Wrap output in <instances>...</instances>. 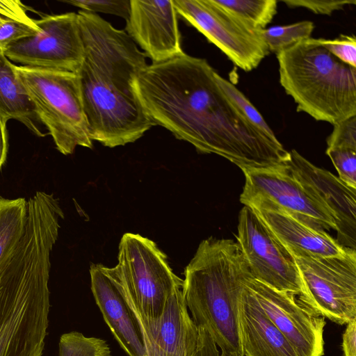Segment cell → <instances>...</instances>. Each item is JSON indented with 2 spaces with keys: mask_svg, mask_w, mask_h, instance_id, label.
Here are the masks:
<instances>
[{
  "mask_svg": "<svg viewBox=\"0 0 356 356\" xmlns=\"http://www.w3.org/2000/svg\"><path fill=\"white\" fill-rule=\"evenodd\" d=\"M208 61L185 52L147 65L134 82L147 115L200 153L216 154L241 170L286 163L290 152L261 134L216 79Z\"/></svg>",
  "mask_w": 356,
  "mask_h": 356,
  "instance_id": "6da1fadb",
  "label": "cell"
},
{
  "mask_svg": "<svg viewBox=\"0 0 356 356\" xmlns=\"http://www.w3.org/2000/svg\"><path fill=\"white\" fill-rule=\"evenodd\" d=\"M77 15L84 49L78 75L91 139L111 148L134 143L155 127L133 85L146 56L124 30L99 15Z\"/></svg>",
  "mask_w": 356,
  "mask_h": 356,
  "instance_id": "7a4b0ae2",
  "label": "cell"
},
{
  "mask_svg": "<svg viewBox=\"0 0 356 356\" xmlns=\"http://www.w3.org/2000/svg\"><path fill=\"white\" fill-rule=\"evenodd\" d=\"M47 240L24 234L0 261V356H42L49 327Z\"/></svg>",
  "mask_w": 356,
  "mask_h": 356,
  "instance_id": "3957f363",
  "label": "cell"
},
{
  "mask_svg": "<svg viewBox=\"0 0 356 356\" xmlns=\"http://www.w3.org/2000/svg\"><path fill=\"white\" fill-rule=\"evenodd\" d=\"M184 275L181 291L195 325L208 331L220 356H244L238 301L252 273L238 243L213 237L203 240Z\"/></svg>",
  "mask_w": 356,
  "mask_h": 356,
  "instance_id": "277c9868",
  "label": "cell"
},
{
  "mask_svg": "<svg viewBox=\"0 0 356 356\" xmlns=\"http://www.w3.org/2000/svg\"><path fill=\"white\" fill-rule=\"evenodd\" d=\"M280 83L304 112L332 125L356 115V68L309 38L277 53Z\"/></svg>",
  "mask_w": 356,
  "mask_h": 356,
  "instance_id": "5b68a950",
  "label": "cell"
},
{
  "mask_svg": "<svg viewBox=\"0 0 356 356\" xmlns=\"http://www.w3.org/2000/svg\"><path fill=\"white\" fill-rule=\"evenodd\" d=\"M15 68L57 150L69 155L77 146L92 148L78 74L24 65Z\"/></svg>",
  "mask_w": 356,
  "mask_h": 356,
  "instance_id": "8992f818",
  "label": "cell"
},
{
  "mask_svg": "<svg viewBox=\"0 0 356 356\" xmlns=\"http://www.w3.org/2000/svg\"><path fill=\"white\" fill-rule=\"evenodd\" d=\"M167 256L152 240L125 233L119 243L117 268L124 289L140 314L158 318L183 280L170 268Z\"/></svg>",
  "mask_w": 356,
  "mask_h": 356,
  "instance_id": "52a82bcc",
  "label": "cell"
},
{
  "mask_svg": "<svg viewBox=\"0 0 356 356\" xmlns=\"http://www.w3.org/2000/svg\"><path fill=\"white\" fill-rule=\"evenodd\" d=\"M307 291L303 302L318 316L345 325L356 320V250L323 257H295Z\"/></svg>",
  "mask_w": 356,
  "mask_h": 356,
  "instance_id": "ba28073f",
  "label": "cell"
},
{
  "mask_svg": "<svg viewBox=\"0 0 356 356\" xmlns=\"http://www.w3.org/2000/svg\"><path fill=\"white\" fill-rule=\"evenodd\" d=\"M241 170L245 184L240 202L244 206L283 211L326 232L336 231L332 216L303 186L287 162Z\"/></svg>",
  "mask_w": 356,
  "mask_h": 356,
  "instance_id": "9c48e42d",
  "label": "cell"
},
{
  "mask_svg": "<svg viewBox=\"0 0 356 356\" xmlns=\"http://www.w3.org/2000/svg\"><path fill=\"white\" fill-rule=\"evenodd\" d=\"M236 238L254 279L305 300L307 291L295 257L252 208L241 209Z\"/></svg>",
  "mask_w": 356,
  "mask_h": 356,
  "instance_id": "30bf717a",
  "label": "cell"
},
{
  "mask_svg": "<svg viewBox=\"0 0 356 356\" xmlns=\"http://www.w3.org/2000/svg\"><path fill=\"white\" fill-rule=\"evenodd\" d=\"M173 3L179 16L245 72L257 68L269 54L261 30L250 28L213 0H173Z\"/></svg>",
  "mask_w": 356,
  "mask_h": 356,
  "instance_id": "8fae6325",
  "label": "cell"
},
{
  "mask_svg": "<svg viewBox=\"0 0 356 356\" xmlns=\"http://www.w3.org/2000/svg\"><path fill=\"white\" fill-rule=\"evenodd\" d=\"M34 22L40 31L9 44L3 49L6 56L24 66L78 74L84 49L77 13L45 15Z\"/></svg>",
  "mask_w": 356,
  "mask_h": 356,
  "instance_id": "7c38bea8",
  "label": "cell"
},
{
  "mask_svg": "<svg viewBox=\"0 0 356 356\" xmlns=\"http://www.w3.org/2000/svg\"><path fill=\"white\" fill-rule=\"evenodd\" d=\"M245 285L298 356L324 355V317L303 304L294 293L271 288L252 275Z\"/></svg>",
  "mask_w": 356,
  "mask_h": 356,
  "instance_id": "4fadbf2b",
  "label": "cell"
},
{
  "mask_svg": "<svg viewBox=\"0 0 356 356\" xmlns=\"http://www.w3.org/2000/svg\"><path fill=\"white\" fill-rule=\"evenodd\" d=\"M287 161L303 186L332 216L337 242L356 250V188L348 186L330 172L318 168L296 149Z\"/></svg>",
  "mask_w": 356,
  "mask_h": 356,
  "instance_id": "5bb4252c",
  "label": "cell"
},
{
  "mask_svg": "<svg viewBox=\"0 0 356 356\" xmlns=\"http://www.w3.org/2000/svg\"><path fill=\"white\" fill-rule=\"evenodd\" d=\"M173 0H130L125 31L152 63L177 57L184 51Z\"/></svg>",
  "mask_w": 356,
  "mask_h": 356,
  "instance_id": "9a60e30c",
  "label": "cell"
},
{
  "mask_svg": "<svg viewBox=\"0 0 356 356\" xmlns=\"http://www.w3.org/2000/svg\"><path fill=\"white\" fill-rule=\"evenodd\" d=\"M91 290L114 338L128 356H147L140 327L123 293L117 268L92 264Z\"/></svg>",
  "mask_w": 356,
  "mask_h": 356,
  "instance_id": "2e32d148",
  "label": "cell"
},
{
  "mask_svg": "<svg viewBox=\"0 0 356 356\" xmlns=\"http://www.w3.org/2000/svg\"><path fill=\"white\" fill-rule=\"evenodd\" d=\"M122 289L140 329L163 356H193L198 344L199 328L189 315L181 289L170 295L162 314L155 319L143 316L126 294L123 285Z\"/></svg>",
  "mask_w": 356,
  "mask_h": 356,
  "instance_id": "e0dca14e",
  "label": "cell"
},
{
  "mask_svg": "<svg viewBox=\"0 0 356 356\" xmlns=\"http://www.w3.org/2000/svg\"><path fill=\"white\" fill-rule=\"evenodd\" d=\"M294 257L323 258L337 256L347 247L326 231L277 210L254 209Z\"/></svg>",
  "mask_w": 356,
  "mask_h": 356,
  "instance_id": "ac0fdd59",
  "label": "cell"
},
{
  "mask_svg": "<svg viewBox=\"0 0 356 356\" xmlns=\"http://www.w3.org/2000/svg\"><path fill=\"white\" fill-rule=\"evenodd\" d=\"M238 311L244 356H298L245 285Z\"/></svg>",
  "mask_w": 356,
  "mask_h": 356,
  "instance_id": "d6986e66",
  "label": "cell"
},
{
  "mask_svg": "<svg viewBox=\"0 0 356 356\" xmlns=\"http://www.w3.org/2000/svg\"><path fill=\"white\" fill-rule=\"evenodd\" d=\"M0 115L15 120L32 133L44 137L40 121L14 65L0 47Z\"/></svg>",
  "mask_w": 356,
  "mask_h": 356,
  "instance_id": "ffe728a7",
  "label": "cell"
},
{
  "mask_svg": "<svg viewBox=\"0 0 356 356\" xmlns=\"http://www.w3.org/2000/svg\"><path fill=\"white\" fill-rule=\"evenodd\" d=\"M26 212L25 198L7 199L0 195V261L21 237Z\"/></svg>",
  "mask_w": 356,
  "mask_h": 356,
  "instance_id": "44dd1931",
  "label": "cell"
},
{
  "mask_svg": "<svg viewBox=\"0 0 356 356\" xmlns=\"http://www.w3.org/2000/svg\"><path fill=\"white\" fill-rule=\"evenodd\" d=\"M245 25L255 30L266 29L277 14V0H213Z\"/></svg>",
  "mask_w": 356,
  "mask_h": 356,
  "instance_id": "7402d4cb",
  "label": "cell"
},
{
  "mask_svg": "<svg viewBox=\"0 0 356 356\" xmlns=\"http://www.w3.org/2000/svg\"><path fill=\"white\" fill-rule=\"evenodd\" d=\"M314 29L312 21L304 20L287 25L273 26L261 30L269 52L276 54L305 39L311 38Z\"/></svg>",
  "mask_w": 356,
  "mask_h": 356,
  "instance_id": "603a6c76",
  "label": "cell"
},
{
  "mask_svg": "<svg viewBox=\"0 0 356 356\" xmlns=\"http://www.w3.org/2000/svg\"><path fill=\"white\" fill-rule=\"evenodd\" d=\"M58 356H111V352L105 340L72 331L60 336Z\"/></svg>",
  "mask_w": 356,
  "mask_h": 356,
  "instance_id": "cb8c5ba5",
  "label": "cell"
},
{
  "mask_svg": "<svg viewBox=\"0 0 356 356\" xmlns=\"http://www.w3.org/2000/svg\"><path fill=\"white\" fill-rule=\"evenodd\" d=\"M216 79L220 88L237 105L247 120L261 134L275 143H281L257 109L234 83L221 76L218 72Z\"/></svg>",
  "mask_w": 356,
  "mask_h": 356,
  "instance_id": "d4e9b609",
  "label": "cell"
},
{
  "mask_svg": "<svg viewBox=\"0 0 356 356\" xmlns=\"http://www.w3.org/2000/svg\"><path fill=\"white\" fill-rule=\"evenodd\" d=\"M40 31L34 19L4 17L0 22V47L3 49L9 44L35 35Z\"/></svg>",
  "mask_w": 356,
  "mask_h": 356,
  "instance_id": "484cf974",
  "label": "cell"
},
{
  "mask_svg": "<svg viewBox=\"0 0 356 356\" xmlns=\"http://www.w3.org/2000/svg\"><path fill=\"white\" fill-rule=\"evenodd\" d=\"M326 154L335 167L338 177L348 186L356 188V151L326 149Z\"/></svg>",
  "mask_w": 356,
  "mask_h": 356,
  "instance_id": "4316f807",
  "label": "cell"
},
{
  "mask_svg": "<svg viewBox=\"0 0 356 356\" xmlns=\"http://www.w3.org/2000/svg\"><path fill=\"white\" fill-rule=\"evenodd\" d=\"M64 2L80 8L81 10L113 15L125 19L130 10V0H68Z\"/></svg>",
  "mask_w": 356,
  "mask_h": 356,
  "instance_id": "83f0119b",
  "label": "cell"
},
{
  "mask_svg": "<svg viewBox=\"0 0 356 356\" xmlns=\"http://www.w3.org/2000/svg\"><path fill=\"white\" fill-rule=\"evenodd\" d=\"M318 42L343 63L356 68V38L340 35L334 39L317 38Z\"/></svg>",
  "mask_w": 356,
  "mask_h": 356,
  "instance_id": "f1b7e54d",
  "label": "cell"
},
{
  "mask_svg": "<svg viewBox=\"0 0 356 356\" xmlns=\"http://www.w3.org/2000/svg\"><path fill=\"white\" fill-rule=\"evenodd\" d=\"M327 149L356 151V115L333 124L327 138Z\"/></svg>",
  "mask_w": 356,
  "mask_h": 356,
  "instance_id": "f546056e",
  "label": "cell"
},
{
  "mask_svg": "<svg viewBox=\"0 0 356 356\" xmlns=\"http://www.w3.org/2000/svg\"><path fill=\"white\" fill-rule=\"evenodd\" d=\"M289 8H305L315 14L331 15L347 5H355V0H281Z\"/></svg>",
  "mask_w": 356,
  "mask_h": 356,
  "instance_id": "4dcf8cb0",
  "label": "cell"
},
{
  "mask_svg": "<svg viewBox=\"0 0 356 356\" xmlns=\"http://www.w3.org/2000/svg\"><path fill=\"white\" fill-rule=\"evenodd\" d=\"M199 328V341L193 356H219L217 346L208 331ZM141 330V329H140ZM146 348L147 356H163L145 332L141 330Z\"/></svg>",
  "mask_w": 356,
  "mask_h": 356,
  "instance_id": "1f68e13d",
  "label": "cell"
},
{
  "mask_svg": "<svg viewBox=\"0 0 356 356\" xmlns=\"http://www.w3.org/2000/svg\"><path fill=\"white\" fill-rule=\"evenodd\" d=\"M343 356H356V320L347 324L343 334Z\"/></svg>",
  "mask_w": 356,
  "mask_h": 356,
  "instance_id": "d6a6232c",
  "label": "cell"
},
{
  "mask_svg": "<svg viewBox=\"0 0 356 356\" xmlns=\"http://www.w3.org/2000/svg\"><path fill=\"white\" fill-rule=\"evenodd\" d=\"M25 10V6L19 1H0V13L10 17H20Z\"/></svg>",
  "mask_w": 356,
  "mask_h": 356,
  "instance_id": "836d02e7",
  "label": "cell"
},
{
  "mask_svg": "<svg viewBox=\"0 0 356 356\" xmlns=\"http://www.w3.org/2000/svg\"><path fill=\"white\" fill-rule=\"evenodd\" d=\"M7 122L8 120L0 115V170L6 161L8 149Z\"/></svg>",
  "mask_w": 356,
  "mask_h": 356,
  "instance_id": "e575fe53",
  "label": "cell"
},
{
  "mask_svg": "<svg viewBox=\"0 0 356 356\" xmlns=\"http://www.w3.org/2000/svg\"><path fill=\"white\" fill-rule=\"evenodd\" d=\"M219 356H220V355H219Z\"/></svg>",
  "mask_w": 356,
  "mask_h": 356,
  "instance_id": "d590c367",
  "label": "cell"
}]
</instances>
